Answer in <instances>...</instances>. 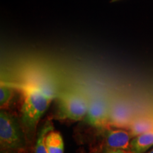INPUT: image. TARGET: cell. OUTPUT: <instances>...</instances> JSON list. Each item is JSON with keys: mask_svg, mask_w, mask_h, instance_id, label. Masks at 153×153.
I'll return each mask as SVG.
<instances>
[{"mask_svg": "<svg viewBox=\"0 0 153 153\" xmlns=\"http://www.w3.org/2000/svg\"><path fill=\"white\" fill-rule=\"evenodd\" d=\"M8 85L22 92V123L28 131H35L40 120L55 99L56 94L45 86L35 82L8 83Z\"/></svg>", "mask_w": 153, "mask_h": 153, "instance_id": "6da1fadb", "label": "cell"}, {"mask_svg": "<svg viewBox=\"0 0 153 153\" xmlns=\"http://www.w3.org/2000/svg\"><path fill=\"white\" fill-rule=\"evenodd\" d=\"M26 145V136L18 119L5 111L0 112L1 150H23Z\"/></svg>", "mask_w": 153, "mask_h": 153, "instance_id": "7a4b0ae2", "label": "cell"}, {"mask_svg": "<svg viewBox=\"0 0 153 153\" xmlns=\"http://www.w3.org/2000/svg\"><path fill=\"white\" fill-rule=\"evenodd\" d=\"M57 116L61 119L79 121L87 114L89 101L84 96L72 91L56 94Z\"/></svg>", "mask_w": 153, "mask_h": 153, "instance_id": "3957f363", "label": "cell"}, {"mask_svg": "<svg viewBox=\"0 0 153 153\" xmlns=\"http://www.w3.org/2000/svg\"><path fill=\"white\" fill-rule=\"evenodd\" d=\"M109 104L104 98L97 97L89 100L88 109L84 122L102 131L108 126Z\"/></svg>", "mask_w": 153, "mask_h": 153, "instance_id": "277c9868", "label": "cell"}, {"mask_svg": "<svg viewBox=\"0 0 153 153\" xmlns=\"http://www.w3.org/2000/svg\"><path fill=\"white\" fill-rule=\"evenodd\" d=\"M133 115L128 105L121 101H115L109 104L108 126L123 128L129 127L133 121Z\"/></svg>", "mask_w": 153, "mask_h": 153, "instance_id": "5b68a950", "label": "cell"}, {"mask_svg": "<svg viewBox=\"0 0 153 153\" xmlns=\"http://www.w3.org/2000/svg\"><path fill=\"white\" fill-rule=\"evenodd\" d=\"M102 132L106 148L130 150V145L133 137L129 131L120 128L107 127Z\"/></svg>", "mask_w": 153, "mask_h": 153, "instance_id": "8992f818", "label": "cell"}, {"mask_svg": "<svg viewBox=\"0 0 153 153\" xmlns=\"http://www.w3.org/2000/svg\"><path fill=\"white\" fill-rule=\"evenodd\" d=\"M152 148H153V131L133 137L130 145V150L132 153H145Z\"/></svg>", "mask_w": 153, "mask_h": 153, "instance_id": "52a82bcc", "label": "cell"}, {"mask_svg": "<svg viewBox=\"0 0 153 153\" xmlns=\"http://www.w3.org/2000/svg\"><path fill=\"white\" fill-rule=\"evenodd\" d=\"M45 143L48 153H64V141L62 135L54 129L47 134Z\"/></svg>", "mask_w": 153, "mask_h": 153, "instance_id": "ba28073f", "label": "cell"}, {"mask_svg": "<svg viewBox=\"0 0 153 153\" xmlns=\"http://www.w3.org/2000/svg\"><path fill=\"white\" fill-rule=\"evenodd\" d=\"M53 129L54 128L51 120H47L40 128L37 133V138H36L35 147H34L33 153H48L46 145H45V139L47 134Z\"/></svg>", "mask_w": 153, "mask_h": 153, "instance_id": "9c48e42d", "label": "cell"}, {"mask_svg": "<svg viewBox=\"0 0 153 153\" xmlns=\"http://www.w3.org/2000/svg\"><path fill=\"white\" fill-rule=\"evenodd\" d=\"M128 131L133 137L146 132L153 131V121L145 118L135 119L129 126Z\"/></svg>", "mask_w": 153, "mask_h": 153, "instance_id": "30bf717a", "label": "cell"}, {"mask_svg": "<svg viewBox=\"0 0 153 153\" xmlns=\"http://www.w3.org/2000/svg\"><path fill=\"white\" fill-rule=\"evenodd\" d=\"M14 88L9 86L7 83H1L0 87V106L1 108L8 104L13 97Z\"/></svg>", "mask_w": 153, "mask_h": 153, "instance_id": "8fae6325", "label": "cell"}, {"mask_svg": "<svg viewBox=\"0 0 153 153\" xmlns=\"http://www.w3.org/2000/svg\"><path fill=\"white\" fill-rule=\"evenodd\" d=\"M104 153H132L131 150H123V149H109L106 148Z\"/></svg>", "mask_w": 153, "mask_h": 153, "instance_id": "7c38bea8", "label": "cell"}, {"mask_svg": "<svg viewBox=\"0 0 153 153\" xmlns=\"http://www.w3.org/2000/svg\"><path fill=\"white\" fill-rule=\"evenodd\" d=\"M1 153H20L19 151L16 150H1Z\"/></svg>", "mask_w": 153, "mask_h": 153, "instance_id": "4fadbf2b", "label": "cell"}, {"mask_svg": "<svg viewBox=\"0 0 153 153\" xmlns=\"http://www.w3.org/2000/svg\"><path fill=\"white\" fill-rule=\"evenodd\" d=\"M145 153H153V148L151 149V150H150L149 151H148V152H145Z\"/></svg>", "mask_w": 153, "mask_h": 153, "instance_id": "5bb4252c", "label": "cell"}, {"mask_svg": "<svg viewBox=\"0 0 153 153\" xmlns=\"http://www.w3.org/2000/svg\"><path fill=\"white\" fill-rule=\"evenodd\" d=\"M119 1V0H111V1Z\"/></svg>", "mask_w": 153, "mask_h": 153, "instance_id": "9a60e30c", "label": "cell"}]
</instances>
